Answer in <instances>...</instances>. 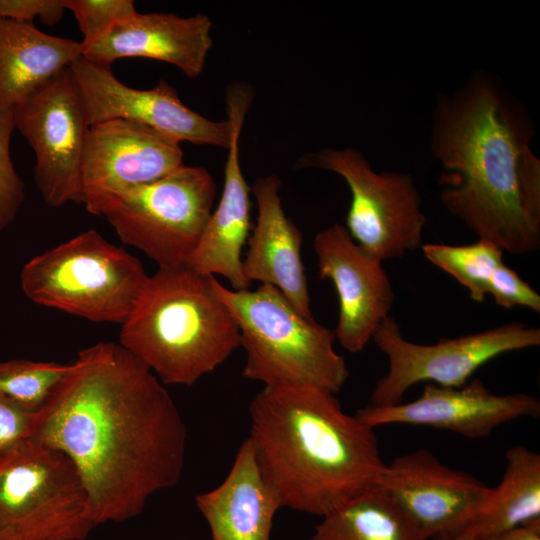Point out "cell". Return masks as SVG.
Returning a JSON list of instances; mask_svg holds the SVG:
<instances>
[{"label":"cell","mask_w":540,"mask_h":540,"mask_svg":"<svg viewBox=\"0 0 540 540\" xmlns=\"http://www.w3.org/2000/svg\"><path fill=\"white\" fill-rule=\"evenodd\" d=\"M280 187L275 174L257 179L251 187L258 215L242 259L243 273L251 283L276 287L299 313L313 319L301 258L303 237L283 210Z\"/></svg>","instance_id":"cell-18"},{"label":"cell","mask_w":540,"mask_h":540,"mask_svg":"<svg viewBox=\"0 0 540 540\" xmlns=\"http://www.w3.org/2000/svg\"><path fill=\"white\" fill-rule=\"evenodd\" d=\"M433 540H475L471 535L461 530L457 533L437 537Z\"/></svg>","instance_id":"cell-32"},{"label":"cell","mask_w":540,"mask_h":540,"mask_svg":"<svg viewBox=\"0 0 540 540\" xmlns=\"http://www.w3.org/2000/svg\"><path fill=\"white\" fill-rule=\"evenodd\" d=\"M183 165L180 143L149 126L124 119L93 124L81 167L80 203L101 215L119 195Z\"/></svg>","instance_id":"cell-13"},{"label":"cell","mask_w":540,"mask_h":540,"mask_svg":"<svg viewBox=\"0 0 540 540\" xmlns=\"http://www.w3.org/2000/svg\"><path fill=\"white\" fill-rule=\"evenodd\" d=\"M212 22L207 15L181 17L174 13H135L114 25L81 56L103 65L127 57H145L176 66L186 77H198L212 47Z\"/></svg>","instance_id":"cell-17"},{"label":"cell","mask_w":540,"mask_h":540,"mask_svg":"<svg viewBox=\"0 0 540 540\" xmlns=\"http://www.w3.org/2000/svg\"><path fill=\"white\" fill-rule=\"evenodd\" d=\"M488 294L503 308L523 306L540 312L539 293L505 263L496 271Z\"/></svg>","instance_id":"cell-28"},{"label":"cell","mask_w":540,"mask_h":540,"mask_svg":"<svg viewBox=\"0 0 540 540\" xmlns=\"http://www.w3.org/2000/svg\"><path fill=\"white\" fill-rule=\"evenodd\" d=\"M239 141L228 148L224 188L203 234L186 266L194 272L228 280L233 290H246L251 282L242 267V249L251 230V188L240 165Z\"/></svg>","instance_id":"cell-20"},{"label":"cell","mask_w":540,"mask_h":540,"mask_svg":"<svg viewBox=\"0 0 540 540\" xmlns=\"http://www.w3.org/2000/svg\"><path fill=\"white\" fill-rule=\"evenodd\" d=\"M62 3L79 25L82 46L93 43L114 25L138 12L131 0H62Z\"/></svg>","instance_id":"cell-26"},{"label":"cell","mask_w":540,"mask_h":540,"mask_svg":"<svg viewBox=\"0 0 540 540\" xmlns=\"http://www.w3.org/2000/svg\"><path fill=\"white\" fill-rule=\"evenodd\" d=\"M214 295L234 316L246 358L244 378L264 386L307 385L333 394L349 371L333 346L334 332L299 313L274 286L233 290L215 277Z\"/></svg>","instance_id":"cell-5"},{"label":"cell","mask_w":540,"mask_h":540,"mask_svg":"<svg viewBox=\"0 0 540 540\" xmlns=\"http://www.w3.org/2000/svg\"><path fill=\"white\" fill-rule=\"evenodd\" d=\"M14 130L13 109H0V232L13 222L25 198L24 183L10 155Z\"/></svg>","instance_id":"cell-27"},{"label":"cell","mask_w":540,"mask_h":540,"mask_svg":"<svg viewBox=\"0 0 540 540\" xmlns=\"http://www.w3.org/2000/svg\"><path fill=\"white\" fill-rule=\"evenodd\" d=\"M296 168H318L340 175L351 192L346 230L382 262L422 246L426 217L413 178L404 172H375L357 149L325 148L305 154Z\"/></svg>","instance_id":"cell-9"},{"label":"cell","mask_w":540,"mask_h":540,"mask_svg":"<svg viewBox=\"0 0 540 540\" xmlns=\"http://www.w3.org/2000/svg\"><path fill=\"white\" fill-rule=\"evenodd\" d=\"M478 540H540V520Z\"/></svg>","instance_id":"cell-31"},{"label":"cell","mask_w":540,"mask_h":540,"mask_svg":"<svg viewBox=\"0 0 540 540\" xmlns=\"http://www.w3.org/2000/svg\"><path fill=\"white\" fill-rule=\"evenodd\" d=\"M257 465L282 507L325 516L374 485L383 462L374 428L314 386H264L249 405Z\"/></svg>","instance_id":"cell-3"},{"label":"cell","mask_w":540,"mask_h":540,"mask_svg":"<svg viewBox=\"0 0 540 540\" xmlns=\"http://www.w3.org/2000/svg\"><path fill=\"white\" fill-rule=\"evenodd\" d=\"M313 247L319 278L331 280L338 295L335 338L347 351L360 352L394 302L382 261L358 245L339 223L319 231Z\"/></svg>","instance_id":"cell-15"},{"label":"cell","mask_w":540,"mask_h":540,"mask_svg":"<svg viewBox=\"0 0 540 540\" xmlns=\"http://www.w3.org/2000/svg\"><path fill=\"white\" fill-rule=\"evenodd\" d=\"M15 129L35 156L34 182L45 203H80L81 167L90 125L70 67L13 108Z\"/></svg>","instance_id":"cell-11"},{"label":"cell","mask_w":540,"mask_h":540,"mask_svg":"<svg viewBox=\"0 0 540 540\" xmlns=\"http://www.w3.org/2000/svg\"><path fill=\"white\" fill-rule=\"evenodd\" d=\"M421 248L431 264L453 277L478 303L485 299L496 271L504 263V251L484 239L467 245L424 244Z\"/></svg>","instance_id":"cell-24"},{"label":"cell","mask_w":540,"mask_h":540,"mask_svg":"<svg viewBox=\"0 0 540 540\" xmlns=\"http://www.w3.org/2000/svg\"><path fill=\"white\" fill-rule=\"evenodd\" d=\"M372 339L387 356L389 368L376 382L370 405L392 406L401 403L406 391L420 382L456 388L465 385L479 367L493 358L538 346L540 329L511 322L427 345L406 340L400 325L389 315Z\"/></svg>","instance_id":"cell-10"},{"label":"cell","mask_w":540,"mask_h":540,"mask_svg":"<svg viewBox=\"0 0 540 540\" xmlns=\"http://www.w3.org/2000/svg\"><path fill=\"white\" fill-rule=\"evenodd\" d=\"M432 151L440 199L479 239L504 252L540 247V162L520 110L487 78L438 102Z\"/></svg>","instance_id":"cell-2"},{"label":"cell","mask_w":540,"mask_h":540,"mask_svg":"<svg viewBox=\"0 0 540 540\" xmlns=\"http://www.w3.org/2000/svg\"><path fill=\"white\" fill-rule=\"evenodd\" d=\"M211 540H271L273 521L282 503L263 477L251 442L238 448L225 479L196 496Z\"/></svg>","instance_id":"cell-19"},{"label":"cell","mask_w":540,"mask_h":540,"mask_svg":"<svg viewBox=\"0 0 540 540\" xmlns=\"http://www.w3.org/2000/svg\"><path fill=\"white\" fill-rule=\"evenodd\" d=\"M505 457L500 483L486 489L463 529L475 540L540 520V455L517 445Z\"/></svg>","instance_id":"cell-22"},{"label":"cell","mask_w":540,"mask_h":540,"mask_svg":"<svg viewBox=\"0 0 540 540\" xmlns=\"http://www.w3.org/2000/svg\"><path fill=\"white\" fill-rule=\"evenodd\" d=\"M211 280L187 266L158 268L121 324L119 344L164 385H194L241 346L238 324Z\"/></svg>","instance_id":"cell-4"},{"label":"cell","mask_w":540,"mask_h":540,"mask_svg":"<svg viewBox=\"0 0 540 540\" xmlns=\"http://www.w3.org/2000/svg\"><path fill=\"white\" fill-rule=\"evenodd\" d=\"M374 485L394 501L425 540L463 530L488 488L424 448L385 463Z\"/></svg>","instance_id":"cell-14"},{"label":"cell","mask_w":540,"mask_h":540,"mask_svg":"<svg viewBox=\"0 0 540 540\" xmlns=\"http://www.w3.org/2000/svg\"><path fill=\"white\" fill-rule=\"evenodd\" d=\"M37 412L0 395V452L32 436Z\"/></svg>","instance_id":"cell-29"},{"label":"cell","mask_w":540,"mask_h":540,"mask_svg":"<svg viewBox=\"0 0 540 540\" xmlns=\"http://www.w3.org/2000/svg\"><path fill=\"white\" fill-rule=\"evenodd\" d=\"M65 8L62 0H0V17L33 24L38 17L46 25L61 21Z\"/></svg>","instance_id":"cell-30"},{"label":"cell","mask_w":540,"mask_h":540,"mask_svg":"<svg viewBox=\"0 0 540 540\" xmlns=\"http://www.w3.org/2000/svg\"><path fill=\"white\" fill-rule=\"evenodd\" d=\"M216 183L200 166L172 173L113 199L103 210L119 239L158 268L186 266L212 213Z\"/></svg>","instance_id":"cell-8"},{"label":"cell","mask_w":540,"mask_h":540,"mask_svg":"<svg viewBox=\"0 0 540 540\" xmlns=\"http://www.w3.org/2000/svg\"><path fill=\"white\" fill-rule=\"evenodd\" d=\"M355 415L371 428L386 424L429 426L480 439L509 421L538 418L540 400L525 393L496 395L475 378L457 388L427 383L421 396L412 402L369 404Z\"/></svg>","instance_id":"cell-16"},{"label":"cell","mask_w":540,"mask_h":540,"mask_svg":"<svg viewBox=\"0 0 540 540\" xmlns=\"http://www.w3.org/2000/svg\"><path fill=\"white\" fill-rule=\"evenodd\" d=\"M35 438L63 452L88 494L98 526L139 515L181 478L183 417L164 384L120 344L81 350L37 412Z\"/></svg>","instance_id":"cell-1"},{"label":"cell","mask_w":540,"mask_h":540,"mask_svg":"<svg viewBox=\"0 0 540 540\" xmlns=\"http://www.w3.org/2000/svg\"><path fill=\"white\" fill-rule=\"evenodd\" d=\"M147 279L136 257L93 229L34 256L20 272L21 289L33 303L118 324L131 314Z\"/></svg>","instance_id":"cell-6"},{"label":"cell","mask_w":540,"mask_h":540,"mask_svg":"<svg viewBox=\"0 0 540 540\" xmlns=\"http://www.w3.org/2000/svg\"><path fill=\"white\" fill-rule=\"evenodd\" d=\"M70 69L77 83L89 125L111 119L144 124L181 142L228 149L233 122L213 121L183 104L176 89L161 79L151 89H135L121 82L110 66L82 56Z\"/></svg>","instance_id":"cell-12"},{"label":"cell","mask_w":540,"mask_h":540,"mask_svg":"<svg viewBox=\"0 0 540 540\" xmlns=\"http://www.w3.org/2000/svg\"><path fill=\"white\" fill-rule=\"evenodd\" d=\"M306 540H425L376 485L322 517Z\"/></svg>","instance_id":"cell-23"},{"label":"cell","mask_w":540,"mask_h":540,"mask_svg":"<svg viewBox=\"0 0 540 540\" xmlns=\"http://www.w3.org/2000/svg\"><path fill=\"white\" fill-rule=\"evenodd\" d=\"M80 56L78 41L0 17V109H13Z\"/></svg>","instance_id":"cell-21"},{"label":"cell","mask_w":540,"mask_h":540,"mask_svg":"<svg viewBox=\"0 0 540 540\" xmlns=\"http://www.w3.org/2000/svg\"><path fill=\"white\" fill-rule=\"evenodd\" d=\"M95 527L63 452L32 437L0 452V540H85Z\"/></svg>","instance_id":"cell-7"},{"label":"cell","mask_w":540,"mask_h":540,"mask_svg":"<svg viewBox=\"0 0 540 540\" xmlns=\"http://www.w3.org/2000/svg\"><path fill=\"white\" fill-rule=\"evenodd\" d=\"M69 368L70 364L27 359L0 361V395L38 412Z\"/></svg>","instance_id":"cell-25"}]
</instances>
